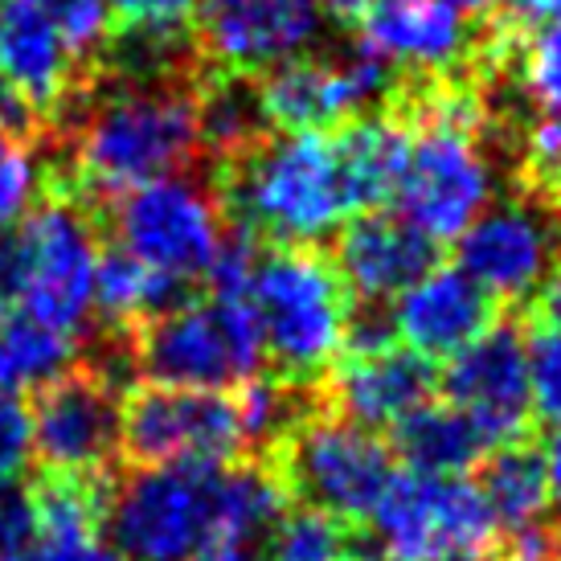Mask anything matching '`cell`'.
<instances>
[{"label":"cell","instance_id":"cell-27","mask_svg":"<svg viewBox=\"0 0 561 561\" xmlns=\"http://www.w3.org/2000/svg\"><path fill=\"white\" fill-rule=\"evenodd\" d=\"M516 91L525 94L537 115L561 119V21L537 33H520V46L513 58Z\"/></svg>","mask_w":561,"mask_h":561},{"label":"cell","instance_id":"cell-2","mask_svg":"<svg viewBox=\"0 0 561 561\" xmlns=\"http://www.w3.org/2000/svg\"><path fill=\"white\" fill-rule=\"evenodd\" d=\"M247 299L263 332V360L287 381H324L341 360L353 296L324 247L259 242Z\"/></svg>","mask_w":561,"mask_h":561},{"label":"cell","instance_id":"cell-23","mask_svg":"<svg viewBox=\"0 0 561 561\" xmlns=\"http://www.w3.org/2000/svg\"><path fill=\"white\" fill-rule=\"evenodd\" d=\"M480 496L496 529L508 537L549 525V480H546V455L533 438H516L480 459Z\"/></svg>","mask_w":561,"mask_h":561},{"label":"cell","instance_id":"cell-37","mask_svg":"<svg viewBox=\"0 0 561 561\" xmlns=\"http://www.w3.org/2000/svg\"><path fill=\"white\" fill-rule=\"evenodd\" d=\"M546 480H549V500L553 504H561V422H558V431L549 435L546 443Z\"/></svg>","mask_w":561,"mask_h":561},{"label":"cell","instance_id":"cell-28","mask_svg":"<svg viewBox=\"0 0 561 561\" xmlns=\"http://www.w3.org/2000/svg\"><path fill=\"white\" fill-rule=\"evenodd\" d=\"M42 148L33 136L0 124V230H9L16 218H25L33 202L42 197Z\"/></svg>","mask_w":561,"mask_h":561},{"label":"cell","instance_id":"cell-26","mask_svg":"<svg viewBox=\"0 0 561 561\" xmlns=\"http://www.w3.org/2000/svg\"><path fill=\"white\" fill-rule=\"evenodd\" d=\"M357 529L312 504H287L266 533V561H348Z\"/></svg>","mask_w":561,"mask_h":561},{"label":"cell","instance_id":"cell-20","mask_svg":"<svg viewBox=\"0 0 561 561\" xmlns=\"http://www.w3.org/2000/svg\"><path fill=\"white\" fill-rule=\"evenodd\" d=\"M33 541L25 561H124L107 537L111 480L37 471L30 483Z\"/></svg>","mask_w":561,"mask_h":561},{"label":"cell","instance_id":"cell-22","mask_svg":"<svg viewBox=\"0 0 561 561\" xmlns=\"http://www.w3.org/2000/svg\"><path fill=\"white\" fill-rule=\"evenodd\" d=\"M197 131H202V157L209 164H226L259 148L275 131L263 111L259 75L205 66L197 82Z\"/></svg>","mask_w":561,"mask_h":561},{"label":"cell","instance_id":"cell-14","mask_svg":"<svg viewBox=\"0 0 561 561\" xmlns=\"http://www.w3.org/2000/svg\"><path fill=\"white\" fill-rule=\"evenodd\" d=\"M193 42L205 66L263 75L320 49L316 0H197Z\"/></svg>","mask_w":561,"mask_h":561},{"label":"cell","instance_id":"cell-12","mask_svg":"<svg viewBox=\"0 0 561 561\" xmlns=\"http://www.w3.org/2000/svg\"><path fill=\"white\" fill-rule=\"evenodd\" d=\"M459 271L508 308H529L537 287L561 263V209L513 188L459 234Z\"/></svg>","mask_w":561,"mask_h":561},{"label":"cell","instance_id":"cell-24","mask_svg":"<svg viewBox=\"0 0 561 561\" xmlns=\"http://www.w3.org/2000/svg\"><path fill=\"white\" fill-rule=\"evenodd\" d=\"M390 451L410 471L426 476H463L468 468H480V459L492 451V443L480 426L455 410L451 402H426L402 422H393Z\"/></svg>","mask_w":561,"mask_h":561},{"label":"cell","instance_id":"cell-40","mask_svg":"<svg viewBox=\"0 0 561 561\" xmlns=\"http://www.w3.org/2000/svg\"><path fill=\"white\" fill-rule=\"evenodd\" d=\"M549 561H561V529H558V537H553V549H549Z\"/></svg>","mask_w":561,"mask_h":561},{"label":"cell","instance_id":"cell-35","mask_svg":"<svg viewBox=\"0 0 561 561\" xmlns=\"http://www.w3.org/2000/svg\"><path fill=\"white\" fill-rule=\"evenodd\" d=\"M508 16L529 25H558L561 21V0H508Z\"/></svg>","mask_w":561,"mask_h":561},{"label":"cell","instance_id":"cell-6","mask_svg":"<svg viewBox=\"0 0 561 561\" xmlns=\"http://www.w3.org/2000/svg\"><path fill=\"white\" fill-rule=\"evenodd\" d=\"M250 455L238 390L127 386L119 402V463H230Z\"/></svg>","mask_w":561,"mask_h":561},{"label":"cell","instance_id":"cell-13","mask_svg":"<svg viewBox=\"0 0 561 561\" xmlns=\"http://www.w3.org/2000/svg\"><path fill=\"white\" fill-rule=\"evenodd\" d=\"M443 398L480 426L492 447L529 438V341L516 320H496L471 344L451 353L447 374L438 377Z\"/></svg>","mask_w":561,"mask_h":561},{"label":"cell","instance_id":"cell-1","mask_svg":"<svg viewBox=\"0 0 561 561\" xmlns=\"http://www.w3.org/2000/svg\"><path fill=\"white\" fill-rule=\"evenodd\" d=\"M226 218L254 242H312L357 218L344 188L341 152L328 131H271L259 148L209 164Z\"/></svg>","mask_w":561,"mask_h":561},{"label":"cell","instance_id":"cell-18","mask_svg":"<svg viewBox=\"0 0 561 561\" xmlns=\"http://www.w3.org/2000/svg\"><path fill=\"white\" fill-rule=\"evenodd\" d=\"M328 405L357 422L365 431H386L419 405L435 402L438 374L435 360L414 353V348H377V353H357L341 357L324 377Z\"/></svg>","mask_w":561,"mask_h":561},{"label":"cell","instance_id":"cell-21","mask_svg":"<svg viewBox=\"0 0 561 561\" xmlns=\"http://www.w3.org/2000/svg\"><path fill=\"white\" fill-rule=\"evenodd\" d=\"M287 488L271 459L242 455L209 476V546H250L287 513Z\"/></svg>","mask_w":561,"mask_h":561},{"label":"cell","instance_id":"cell-8","mask_svg":"<svg viewBox=\"0 0 561 561\" xmlns=\"http://www.w3.org/2000/svg\"><path fill=\"white\" fill-rule=\"evenodd\" d=\"M496 533L480 488L459 476L393 471L374 508V541L390 561H483Z\"/></svg>","mask_w":561,"mask_h":561},{"label":"cell","instance_id":"cell-10","mask_svg":"<svg viewBox=\"0 0 561 561\" xmlns=\"http://www.w3.org/2000/svg\"><path fill=\"white\" fill-rule=\"evenodd\" d=\"M119 377L79 357L33 393V459L49 476L111 480L119 471Z\"/></svg>","mask_w":561,"mask_h":561},{"label":"cell","instance_id":"cell-7","mask_svg":"<svg viewBox=\"0 0 561 561\" xmlns=\"http://www.w3.org/2000/svg\"><path fill=\"white\" fill-rule=\"evenodd\" d=\"M218 468V463H214ZM205 463H119L107 488V537L124 561H188L209 549Z\"/></svg>","mask_w":561,"mask_h":561},{"label":"cell","instance_id":"cell-30","mask_svg":"<svg viewBox=\"0 0 561 561\" xmlns=\"http://www.w3.org/2000/svg\"><path fill=\"white\" fill-rule=\"evenodd\" d=\"M33 459L30 410L16 393H0V480H16Z\"/></svg>","mask_w":561,"mask_h":561},{"label":"cell","instance_id":"cell-41","mask_svg":"<svg viewBox=\"0 0 561 561\" xmlns=\"http://www.w3.org/2000/svg\"><path fill=\"white\" fill-rule=\"evenodd\" d=\"M0 9H4V0H0Z\"/></svg>","mask_w":561,"mask_h":561},{"label":"cell","instance_id":"cell-34","mask_svg":"<svg viewBox=\"0 0 561 561\" xmlns=\"http://www.w3.org/2000/svg\"><path fill=\"white\" fill-rule=\"evenodd\" d=\"M533 324H541L561 336V263L549 271V279L533 296Z\"/></svg>","mask_w":561,"mask_h":561},{"label":"cell","instance_id":"cell-19","mask_svg":"<svg viewBox=\"0 0 561 561\" xmlns=\"http://www.w3.org/2000/svg\"><path fill=\"white\" fill-rule=\"evenodd\" d=\"M496 299L480 283L468 279L459 266H435L414 287L402 291V304L393 308V332L422 357H451L480 332L496 324Z\"/></svg>","mask_w":561,"mask_h":561},{"label":"cell","instance_id":"cell-3","mask_svg":"<svg viewBox=\"0 0 561 561\" xmlns=\"http://www.w3.org/2000/svg\"><path fill=\"white\" fill-rule=\"evenodd\" d=\"M131 386H185V390H238L263 374V332L247 296L202 291L181 308L148 316L127 332Z\"/></svg>","mask_w":561,"mask_h":561},{"label":"cell","instance_id":"cell-16","mask_svg":"<svg viewBox=\"0 0 561 561\" xmlns=\"http://www.w3.org/2000/svg\"><path fill=\"white\" fill-rule=\"evenodd\" d=\"M79 79V54L66 46L46 0H4V9H0V87L30 111L42 131Z\"/></svg>","mask_w":561,"mask_h":561},{"label":"cell","instance_id":"cell-29","mask_svg":"<svg viewBox=\"0 0 561 561\" xmlns=\"http://www.w3.org/2000/svg\"><path fill=\"white\" fill-rule=\"evenodd\" d=\"M529 341V393L533 410L546 422H561V336L549 328L533 324Z\"/></svg>","mask_w":561,"mask_h":561},{"label":"cell","instance_id":"cell-36","mask_svg":"<svg viewBox=\"0 0 561 561\" xmlns=\"http://www.w3.org/2000/svg\"><path fill=\"white\" fill-rule=\"evenodd\" d=\"M369 4L374 0H316V9L328 13L332 21H341V25H357L360 16L369 13Z\"/></svg>","mask_w":561,"mask_h":561},{"label":"cell","instance_id":"cell-9","mask_svg":"<svg viewBox=\"0 0 561 561\" xmlns=\"http://www.w3.org/2000/svg\"><path fill=\"white\" fill-rule=\"evenodd\" d=\"M393 91H398V70L360 37L336 54L312 49L259 75L263 111L275 131L341 127L344 119L390 107Z\"/></svg>","mask_w":561,"mask_h":561},{"label":"cell","instance_id":"cell-39","mask_svg":"<svg viewBox=\"0 0 561 561\" xmlns=\"http://www.w3.org/2000/svg\"><path fill=\"white\" fill-rule=\"evenodd\" d=\"M455 9H463L468 16H492L504 4V0H451Z\"/></svg>","mask_w":561,"mask_h":561},{"label":"cell","instance_id":"cell-31","mask_svg":"<svg viewBox=\"0 0 561 561\" xmlns=\"http://www.w3.org/2000/svg\"><path fill=\"white\" fill-rule=\"evenodd\" d=\"M119 25H152V30H176L188 25L197 0H107Z\"/></svg>","mask_w":561,"mask_h":561},{"label":"cell","instance_id":"cell-17","mask_svg":"<svg viewBox=\"0 0 561 561\" xmlns=\"http://www.w3.org/2000/svg\"><path fill=\"white\" fill-rule=\"evenodd\" d=\"M328 259L357 304H386L438 266V242L405 218L369 209L336 230Z\"/></svg>","mask_w":561,"mask_h":561},{"label":"cell","instance_id":"cell-38","mask_svg":"<svg viewBox=\"0 0 561 561\" xmlns=\"http://www.w3.org/2000/svg\"><path fill=\"white\" fill-rule=\"evenodd\" d=\"M188 561H259V558H254L247 546H209Z\"/></svg>","mask_w":561,"mask_h":561},{"label":"cell","instance_id":"cell-11","mask_svg":"<svg viewBox=\"0 0 561 561\" xmlns=\"http://www.w3.org/2000/svg\"><path fill=\"white\" fill-rule=\"evenodd\" d=\"M25 247V299L21 312L62 328L70 336L87 332L94 299V263L103 230L79 197L42 193L21 221Z\"/></svg>","mask_w":561,"mask_h":561},{"label":"cell","instance_id":"cell-25","mask_svg":"<svg viewBox=\"0 0 561 561\" xmlns=\"http://www.w3.org/2000/svg\"><path fill=\"white\" fill-rule=\"evenodd\" d=\"M79 360V341L62 328L21 312L0 320V393H37Z\"/></svg>","mask_w":561,"mask_h":561},{"label":"cell","instance_id":"cell-5","mask_svg":"<svg viewBox=\"0 0 561 561\" xmlns=\"http://www.w3.org/2000/svg\"><path fill=\"white\" fill-rule=\"evenodd\" d=\"M271 468L279 471L287 496L341 516L348 525H360L374 516L377 500L393 476V451L381 443L377 431H365L348 422L324 402L308 410L304 419L279 438L271 455Z\"/></svg>","mask_w":561,"mask_h":561},{"label":"cell","instance_id":"cell-32","mask_svg":"<svg viewBox=\"0 0 561 561\" xmlns=\"http://www.w3.org/2000/svg\"><path fill=\"white\" fill-rule=\"evenodd\" d=\"M25 299V247L16 230H0V320Z\"/></svg>","mask_w":561,"mask_h":561},{"label":"cell","instance_id":"cell-33","mask_svg":"<svg viewBox=\"0 0 561 561\" xmlns=\"http://www.w3.org/2000/svg\"><path fill=\"white\" fill-rule=\"evenodd\" d=\"M553 537H558V529H553V525H546V529L516 533L513 541H508V549H500V553H488L483 561H549Z\"/></svg>","mask_w":561,"mask_h":561},{"label":"cell","instance_id":"cell-15","mask_svg":"<svg viewBox=\"0 0 561 561\" xmlns=\"http://www.w3.org/2000/svg\"><path fill=\"white\" fill-rule=\"evenodd\" d=\"M357 25L360 42L377 49L398 79H443L471 70L480 16L468 25V13L451 0H374Z\"/></svg>","mask_w":561,"mask_h":561},{"label":"cell","instance_id":"cell-4","mask_svg":"<svg viewBox=\"0 0 561 561\" xmlns=\"http://www.w3.org/2000/svg\"><path fill=\"white\" fill-rule=\"evenodd\" d=\"M94 221L107 242L136 254L144 266L202 291L230 226L209 160L111 197L94 209Z\"/></svg>","mask_w":561,"mask_h":561}]
</instances>
